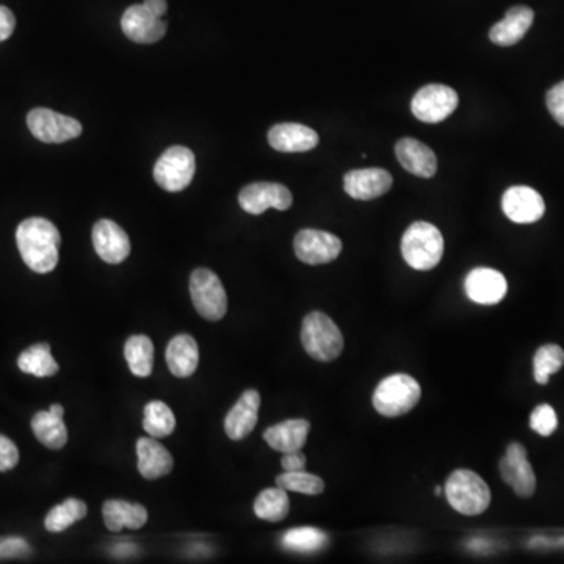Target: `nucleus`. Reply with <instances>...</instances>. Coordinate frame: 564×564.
<instances>
[{
  "instance_id": "f257e3e1",
  "label": "nucleus",
  "mask_w": 564,
  "mask_h": 564,
  "mask_svg": "<svg viewBox=\"0 0 564 564\" xmlns=\"http://www.w3.org/2000/svg\"><path fill=\"white\" fill-rule=\"evenodd\" d=\"M60 243L62 237L57 226L46 218H27L16 229V245L22 261L40 275L54 272L60 257Z\"/></svg>"
},
{
  "instance_id": "f03ea898",
  "label": "nucleus",
  "mask_w": 564,
  "mask_h": 564,
  "mask_svg": "<svg viewBox=\"0 0 564 564\" xmlns=\"http://www.w3.org/2000/svg\"><path fill=\"white\" fill-rule=\"evenodd\" d=\"M444 492L450 507L464 516H478L491 505V489L474 470H453L445 481Z\"/></svg>"
},
{
  "instance_id": "7ed1b4c3",
  "label": "nucleus",
  "mask_w": 564,
  "mask_h": 564,
  "mask_svg": "<svg viewBox=\"0 0 564 564\" xmlns=\"http://www.w3.org/2000/svg\"><path fill=\"white\" fill-rule=\"evenodd\" d=\"M402 254L406 264L414 270H433L444 254V237L431 223L416 221L403 234Z\"/></svg>"
},
{
  "instance_id": "20e7f679",
  "label": "nucleus",
  "mask_w": 564,
  "mask_h": 564,
  "mask_svg": "<svg viewBox=\"0 0 564 564\" xmlns=\"http://www.w3.org/2000/svg\"><path fill=\"white\" fill-rule=\"evenodd\" d=\"M301 344L315 361L331 362L344 351V336L339 326L320 311L306 315L301 325Z\"/></svg>"
},
{
  "instance_id": "39448f33",
  "label": "nucleus",
  "mask_w": 564,
  "mask_h": 564,
  "mask_svg": "<svg viewBox=\"0 0 564 564\" xmlns=\"http://www.w3.org/2000/svg\"><path fill=\"white\" fill-rule=\"evenodd\" d=\"M422 389L413 376L394 373L387 376L373 392V408L384 417H400L416 408Z\"/></svg>"
},
{
  "instance_id": "423d86ee",
  "label": "nucleus",
  "mask_w": 564,
  "mask_h": 564,
  "mask_svg": "<svg viewBox=\"0 0 564 564\" xmlns=\"http://www.w3.org/2000/svg\"><path fill=\"white\" fill-rule=\"evenodd\" d=\"M193 306L203 319L218 322L228 312V295L220 278L209 268H196L190 276Z\"/></svg>"
},
{
  "instance_id": "0eeeda50",
  "label": "nucleus",
  "mask_w": 564,
  "mask_h": 564,
  "mask_svg": "<svg viewBox=\"0 0 564 564\" xmlns=\"http://www.w3.org/2000/svg\"><path fill=\"white\" fill-rule=\"evenodd\" d=\"M195 171V154L185 146H173L154 165V179L163 190L178 193L190 185Z\"/></svg>"
},
{
  "instance_id": "6e6552de",
  "label": "nucleus",
  "mask_w": 564,
  "mask_h": 564,
  "mask_svg": "<svg viewBox=\"0 0 564 564\" xmlns=\"http://www.w3.org/2000/svg\"><path fill=\"white\" fill-rule=\"evenodd\" d=\"M458 104H460V98L453 88L431 84L417 91L411 102V110L417 120L436 124L447 120L455 112Z\"/></svg>"
},
{
  "instance_id": "1a4fd4ad",
  "label": "nucleus",
  "mask_w": 564,
  "mask_h": 564,
  "mask_svg": "<svg viewBox=\"0 0 564 564\" xmlns=\"http://www.w3.org/2000/svg\"><path fill=\"white\" fill-rule=\"evenodd\" d=\"M27 126L37 140L54 145L74 140L84 131L79 121L49 109H33L27 115Z\"/></svg>"
},
{
  "instance_id": "9d476101",
  "label": "nucleus",
  "mask_w": 564,
  "mask_h": 564,
  "mask_svg": "<svg viewBox=\"0 0 564 564\" xmlns=\"http://www.w3.org/2000/svg\"><path fill=\"white\" fill-rule=\"evenodd\" d=\"M293 248L304 264L323 265L336 261L342 253V240L331 232L303 229L295 235Z\"/></svg>"
},
{
  "instance_id": "9b49d317",
  "label": "nucleus",
  "mask_w": 564,
  "mask_h": 564,
  "mask_svg": "<svg viewBox=\"0 0 564 564\" xmlns=\"http://www.w3.org/2000/svg\"><path fill=\"white\" fill-rule=\"evenodd\" d=\"M500 475L503 481L522 499L532 497L536 491V475L528 461L527 450L519 442H511L507 453L500 460Z\"/></svg>"
},
{
  "instance_id": "f8f14e48",
  "label": "nucleus",
  "mask_w": 564,
  "mask_h": 564,
  "mask_svg": "<svg viewBox=\"0 0 564 564\" xmlns=\"http://www.w3.org/2000/svg\"><path fill=\"white\" fill-rule=\"evenodd\" d=\"M293 203V196L286 185L276 182H254L242 188L239 204L251 215L264 214L267 209L287 210Z\"/></svg>"
},
{
  "instance_id": "ddd939ff",
  "label": "nucleus",
  "mask_w": 564,
  "mask_h": 564,
  "mask_svg": "<svg viewBox=\"0 0 564 564\" xmlns=\"http://www.w3.org/2000/svg\"><path fill=\"white\" fill-rule=\"evenodd\" d=\"M167 27V22L151 13L143 4L127 8L121 18L124 35L138 44L157 43L165 37Z\"/></svg>"
},
{
  "instance_id": "4468645a",
  "label": "nucleus",
  "mask_w": 564,
  "mask_h": 564,
  "mask_svg": "<svg viewBox=\"0 0 564 564\" xmlns=\"http://www.w3.org/2000/svg\"><path fill=\"white\" fill-rule=\"evenodd\" d=\"M502 209L503 214L514 223L528 225V223H536L543 218L546 204H544L543 196L533 188L516 185L503 193Z\"/></svg>"
},
{
  "instance_id": "2eb2a0df",
  "label": "nucleus",
  "mask_w": 564,
  "mask_h": 564,
  "mask_svg": "<svg viewBox=\"0 0 564 564\" xmlns=\"http://www.w3.org/2000/svg\"><path fill=\"white\" fill-rule=\"evenodd\" d=\"M464 290L474 303L492 306L505 298L508 282L505 276L494 268L478 267L470 270L464 279Z\"/></svg>"
},
{
  "instance_id": "dca6fc26",
  "label": "nucleus",
  "mask_w": 564,
  "mask_h": 564,
  "mask_svg": "<svg viewBox=\"0 0 564 564\" xmlns=\"http://www.w3.org/2000/svg\"><path fill=\"white\" fill-rule=\"evenodd\" d=\"M93 246L107 264H121L131 254V240L120 225L112 220H99L93 228Z\"/></svg>"
},
{
  "instance_id": "f3484780",
  "label": "nucleus",
  "mask_w": 564,
  "mask_h": 564,
  "mask_svg": "<svg viewBox=\"0 0 564 564\" xmlns=\"http://www.w3.org/2000/svg\"><path fill=\"white\" fill-rule=\"evenodd\" d=\"M392 179L389 171L383 168H366L353 170L345 174L344 188L348 196L358 201H370L380 198L391 190Z\"/></svg>"
},
{
  "instance_id": "a211bd4d",
  "label": "nucleus",
  "mask_w": 564,
  "mask_h": 564,
  "mask_svg": "<svg viewBox=\"0 0 564 564\" xmlns=\"http://www.w3.org/2000/svg\"><path fill=\"white\" fill-rule=\"evenodd\" d=\"M259 409H261V394L254 389L243 392L239 402L232 406L225 419L228 438L232 441H242L246 436H250L256 428Z\"/></svg>"
},
{
  "instance_id": "6ab92c4d",
  "label": "nucleus",
  "mask_w": 564,
  "mask_h": 564,
  "mask_svg": "<svg viewBox=\"0 0 564 564\" xmlns=\"http://www.w3.org/2000/svg\"><path fill=\"white\" fill-rule=\"evenodd\" d=\"M398 162L408 173L419 178H433L438 171V159L433 149L416 138H402L395 145Z\"/></svg>"
},
{
  "instance_id": "aec40b11",
  "label": "nucleus",
  "mask_w": 564,
  "mask_h": 564,
  "mask_svg": "<svg viewBox=\"0 0 564 564\" xmlns=\"http://www.w3.org/2000/svg\"><path fill=\"white\" fill-rule=\"evenodd\" d=\"M268 143L275 151L287 152V154L308 152L319 145V134L303 124H276L268 132Z\"/></svg>"
},
{
  "instance_id": "412c9836",
  "label": "nucleus",
  "mask_w": 564,
  "mask_h": 564,
  "mask_svg": "<svg viewBox=\"0 0 564 564\" xmlns=\"http://www.w3.org/2000/svg\"><path fill=\"white\" fill-rule=\"evenodd\" d=\"M309 431H311L309 420H282L264 431V439L276 452H297L303 449L308 441Z\"/></svg>"
},
{
  "instance_id": "4be33fe9",
  "label": "nucleus",
  "mask_w": 564,
  "mask_h": 564,
  "mask_svg": "<svg viewBox=\"0 0 564 564\" xmlns=\"http://www.w3.org/2000/svg\"><path fill=\"white\" fill-rule=\"evenodd\" d=\"M535 13L532 8L517 5L510 8L502 21L489 30V40L497 46H513L527 35L532 27Z\"/></svg>"
},
{
  "instance_id": "5701e85b",
  "label": "nucleus",
  "mask_w": 564,
  "mask_h": 564,
  "mask_svg": "<svg viewBox=\"0 0 564 564\" xmlns=\"http://www.w3.org/2000/svg\"><path fill=\"white\" fill-rule=\"evenodd\" d=\"M138 472L146 480H157L173 470L171 453L156 438H140L137 441Z\"/></svg>"
},
{
  "instance_id": "b1692460",
  "label": "nucleus",
  "mask_w": 564,
  "mask_h": 564,
  "mask_svg": "<svg viewBox=\"0 0 564 564\" xmlns=\"http://www.w3.org/2000/svg\"><path fill=\"white\" fill-rule=\"evenodd\" d=\"M167 364L170 372L178 378H188L198 369L199 348L195 337L178 334L170 340L167 347Z\"/></svg>"
},
{
  "instance_id": "393cba45",
  "label": "nucleus",
  "mask_w": 564,
  "mask_h": 564,
  "mask_svg": "<svg viewBox=\"0 0 564 564\" xmlns=\"http://www.w3.org/2000/svg\"><path fill=\"white\" fill-rule=\"evenodd\" d=\"M105 527L110 532H121L123 528L143 527L148 522V511L140 503L126 502V500H107L102 507Z\"/></svg>"
},
{
  "instance_id": "a878e982",
  "label": "nucleus",
  "mask_w": 564,
  "mask_h": 564,
  "mask_svg": "<svg viewBox=\"0 0 564 564\" xmlns=\"http://www.w3.org/2000/svg\"><path fill=\"white\" fill-rule=\"evenodd\" d=\"M32 430L35 438L51 450H60L68 442V428L63 417L55 416L51 411H40L32 419Z\"/></svg>"
},
{
  "instance_id": "bb28decb",
  "label": "nucleus",
  "mask_w": 564,
  "mask_h": 564,
  "mask_svg": "<svg viewBox=\"0 0 564 564\" xmlns=\"http://www.w3.org/2000/svg\"><path fill=\"white\" fill-rule=\"evenodd\" d=\"M127 366L135 376L146 378L151 375L154 366V344L145 334H137L127 339L124 345Z\"/></svg>"
},
{
  "instance_id": "cd10ccee",
  "label": "nucleus",
  "mask_w": 564,
  "mask_h": 564,
  "mask_svg": "<svg viewBox=\"0 0 564 564\" xmlns=\"http://www.w3.org/2000/svg\"><path fill=\"white\" fill-rule=\"evenodd\" d=\"M18 367L22 373L37 378L54 376L60 370L57 361L52 358L51 347L47 344L32 345L26 351H22L18 358Z\"/></svg>"
},
{
  "instance_id": "c85d7f7f",
  "label": "nucleus",
  "mask_w": 564,
  "mask_h": 564,
  "mask_svg": "<svg viewBox=\"0 0 564 564\" xmlns=\"http://www.w3.org/2000/svg\"><path fill=\"white\" fill-rule=\"evenodd\" d=\"M290 500L286 489L268 488L257 496L254 502V514L267 522H281L289 516Z\"/></svg>"
},
{
  "instance_id": "c756f323",
  "label": "nucleus",
  "mask_w": 564,
  "mask_h": 564,
  "mask_svg": "<svg viewBox=\"0 0 564 564\" xmlns=\"http://www.w3.org/2000/svg\"><path fill=\"white\" fill-rule=\"evenodd\" d=\"M88 514L87 503L79 499H66L57 507L52 508L44 521L47 532L62 533L66 528L84 519Z\"/></svg>"
},
{
  "instance_id": "7c9ffc66",
  "label": "nucleus",
  "mask_w": 564,
  "mask_h": 564,
  "mask_svg": "<svg viewBox=\"0 0 564 564\" xmlns=\"http://www.w3.org/2000/svg\"><path fill=\"white\" fill-rule=\"evenodd\" d=\"M282 546L293 552H301V554H312L319 552L328 544V535L319 528L300 527L292 528L286 535L282 536Z\"/></svg>"
},
{
  "instance_id": "2f4dec72",
  "label": "nucleus",
  "mask_w": 564,
  "mask_h": 564,
  "mask_svg": "<svg viewBox=\"0 0 564 564\" xmlns=\"http://www.w3.org/2000/svg\"><path fill=\"white\" fill-rule=\"evenodd\" d=\"M143 428L152 438L159 439L170 436L176 428V417H174L170 406L167 403L159 402V400L149 402L145 406Z\"/></svg>"
},
{
  "instance_id": "473e14b6",
  "label": "nucleus",
  "mask_w": 564,
  "mask_h": 564,
  "mask_svg": "<svg viewBox=\"0 0 564 564\" xmlns=\"http://www.w3.org/2000/svg\"><path fill=\"white\" fill-rule=\"evenodd\" d=\"M564 366V350L557 344H547L538 348L533 358V375L536 383L547 384L549 378L560 372Z\"/></svg>"
},
{
  "instance_id": "72a5a7b5",
  "label": "nucleus",
  "mask_w": 564,
  "mask_h": 564,
  "mask_svg": "<svg viewBox=\"0 0 564 564\" xmlns=\"http://www.w3.org/2000/svg\"><path fill=\"white\" fill-rule=\"evenodd\" d=\"M276 486L286 489L287 492H300L304 496H319L325 491V481L314 474L304 470L298 472H284L276 477Z\"/></svg>"
},
{
  "instance_id": "f704fd0d",
  "label": "nucleus",
  "mask_w": 564,
  "mask_h": 564,
  "mask_svg": "<svg viewBox=\"0 0 564 564\" xmlns=\"http://www.w3.org/2000/svg\"><path fill=\"white\" fill-rule=\"evenodd\" d=\"M530 427L539 436H550L558 427V417L555 409L550 405H539L533 409L532 416H530Z\"/></svg>"
},
{
  "instance_id": "c9c22d12",
  "label": "nucleus",
  "mask_w": 564,
  "mask_h": 564,
  "mask_svg": "<svg viewBox=\"0 0 564 564\" xmlns=\"http://www.w3.org/2000/svg\"><path fill=\"white\" fill-rule=\"evenodd\" d=\"M547 109L560 126H564V80L547 93Z\"/></svg>"
},
{
  "instance_id": "e433bc0d",
  "label": "nucleus",
  "mask_w": 564,
  "mask_h": 564,
  "mask_svg": "<svg viewBox=\"0 0 564 564\" xmlns=\"http://www.w3.org/2000/svg\"><path fill=\"white\" fill-rule=\"evenodd\" d=\"M19 463V450L15 442L0 434V472L15 469Z\"/></svg>"
},
{
  "instance_id": "4c0bfd02",
  "label": "nucleus",
  "mask_w": 564,
  "mask_h": 564,
  "mask_svg": "<svg viewBox=\"0 0 564 564\" xmlns=\"http://www.w3.org/2000/svg\"><path fill=\"white\" fill-rule=\"evenodd\" d=\"M29 552L30 547L26 539L5 538L0 541V558L24 557Z\"/></svg>"
},
{
  "instance_id": "58836bf2",
  "label": "nucleus",
  "mask_w": 564,
  "mask_h": 564,
  "mask_svg": "<svg viewBox=\"0 0 564 564\" xmlns=\"http://www.w3.org/2000/svg\"><path fill=\"white\" fill-rule=\"evenodd\" d=\"M16 27L15 15L10 8L0 5V43L13 35Z\"/></svg>"
},
{
  "instance_id": "ea45409f",
  "label": "nucleus",
  "mask_w": 564,
  "mask_h": 564,
  "mask_svg": "<svg viewBox=\"0 0 564 564\" xmlns=\"http://www.w3.org/2000/svg\"><path fill=\"white\" fill-rule=\"evenodd\" d=\"M282 469L286 472H298V470H304L306 467V456L303 455L301 450L297 452L284 453L281 460Z\"/></svg>"
},
{
  "instance_id": "a19ab883",
  "label": "nucleus",
  "mask_w": 564,
  "mask_h": 564,
  "mask_svg": "<svg viewBox=\"0 0 564 564\" xmlns=\"http://www.w3.org/2000/svg\"><path fill=\"white\" fill-rule=\"evenodd\" d=\"M143 5H145V7L148 8L151 13L159 16V18H162V16L165 15L168 10L167 0H145V2H143Z\"/></svg>"
},
{
  "instance_id": "79ce46f5",
  "label": "nucleus",
  "mask_w": 564,
  "mask_h": 564,
  "mask_svg": "<svg viewBox=\"0 0 564 564\" xmlns=\"http://www.w3.org/2000/svg\"><path fill=\"white\" fill-rule=\"evenodd\" d=\"M135 552V547L132 544H121L118 549L115 550L116 555H132Z\"/></svg>"
},
{
  "instance_id": "37998d69",
  "label": "nucleus",
  "mask_w": 564,
  "mask_h": 564,
  "mask_svg": "<svg viewBox=\"0 0 564 564\" xmlns=\"http://www.w3.org/2000/svg\"><path fill=\"white\" fill-rule=\"evenodd\" d=\"M49 411L58 417H63V414H65V409H63L62 405H52L51 408H49Z\"/></svg>"
},
{
  "instance_id": "c03bdc74",
  "label": "nucleus",
  "mask_w": 564,
  "mask_h": 564,
  "mask_svg": "<svg viewBox=\"0 0 564 564\" xmlns=\"http://www.w3.org/2000/svg\"><path fill=\"white\" fill-rule=\"evenodd\" d=\"M434 494H436V496H441L442 494V488L441 486H436V488H434Z\"/></svg>"
}]
</instances>
